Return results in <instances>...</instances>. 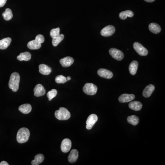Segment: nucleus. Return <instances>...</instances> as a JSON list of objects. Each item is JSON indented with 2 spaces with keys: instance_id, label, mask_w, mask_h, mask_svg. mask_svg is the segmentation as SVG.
<instances>
[{
  "instance_id": "nucleus-1",
  "label": "nucleus",
  "mask_w": 165,
  "mask_h": 165,
  "mask_svg": "<svg viewBox=\"0 0 165 165\" xmlns=\"http://www.w3.org/2000/svg\"><path fill=\"white\" fill-rule=\"evenodd\" d=\"M20 80V75L18 73H13L10 76L8 86L13 92H17L18 90Z\"/></svg>"
},
{
  "instance_id": "nucleus-2",
  "label": "nucleus",
  "mask_w": 165,
  "mask_h": 165,
  "mask_svg": "<svg viewBox=\"0 0 165 165\" xmlns=\"http://www.w3.org/2000/svg\"><path fill=\"white\" fill-rule=\"evenodd\" d=\"M30 136V132L27 128L22 127L18 131L17 135V140L20 144L27 142Z\"/></svg>"
},
{
  "instance_id": "nucleus-3",
  "label": "nucleus",
  "mask_w": 165,
  "mask_h": 165,
  "mask_svg": "<svg viewBox=\"0 0 165 165\" xmlns=\"http://www.w3.org/2000/svg\"><path fill=\"white\" fill-rule=\"evenodd\" d=\"M55 118L59 120H66L71 117L70 112L64 107H60L59 110L55 111Z\"/></svg>"
},
{
  "instance_id": "nucleus-4",
  "label": "nucleus",
  "mask_w": 165,
  "mask_h": 165,
  "mask_svg": "<svg viewBox=\"0 0 165 165\" xmlns=\"http://www.w3.org/2000/svg\"><path fill=\"white\" fill-rule=\"evenodd\" d=\"M97 87L92 83H86L84 86V92L88 95H93L97 91Z\"/></svg>"
},
{
  "instance_id": "nucleus-5",
  "label": "nucleus",
  "mask_w": 165,
  "mask_h": 165,
  "mask_svg": "<svg viewBox=\"0 0 165 165\" xmlns=\"http://www.w3.org/2000/svg\"><path fill=\"white\" fill-rule=\"evenodd\" d=\"M109 54L110 55L116 60L121 61L124 58L123 52L118 49L116 48H111L109 50Z\"/></svg>"
},
{
  "instance_id": "nucleus-6",
  "label": "nucleus",
  "mask_w": 165,
  "mask_h": 165,
  "mask_svg": "<svg viewBox=\"0 0 165 165\" xmlns=\"http://www.w3.org/2000/svg\"><path fill=\"white\" fill-rule=\"evenodd\" d=\"M133 47L138 54L141 56H145L148 53V50L139 42H135L133 45Z\"/></svg>"
},
{
  "instance_id": "nucleus-7",
  "label": "nucleus",
  "mask_w": 165,
  "mask_h": 165,
  "mask_svg": "<svg viewBox=\"0 0 165 165\" xmlns=\"http://www.w3.org/2000/svg\"><path fill=\"white\" fill-rule=\"evenodd\" d=\"M115 32V27L112 25H108L105 27L101 30V34L103 36L109 37L113 35Z\"/></svg>"
},
{
  "instance_id": "nucleus-8",
  "label": "nucleus",
  "mask_w": 165,
  "mask_h": 165,
  "mask_svg": "<svg viewBox=\"0 0 165 165\" xmlns=\"http://www.w3.org/2000/svg\"><path fill=\"white\" fill-rule=\"evenodd\" d=\"M98 121V116L97 115L92 114L89 116L86 122V129L88 130L91 129L95 123Z\"/></svg>"
},
{
  "instance_id": "nucleus-9",
  "label": "nucleus",
  "mask_w": 165,
  "mask_h": 165,
  "mask_svg": "<svg viewBox=\"0 0 165 165\" xmlns=\"http://www.w3.org/2000/svg\"><path fill=\"white\" fill-rule=\"evenodd\" d=\"M72 147V142L69 139H65L61 144V148L62 152L67 153L70 151Z\"/></svg>"
},
{
  "instance_id": "nucleus-10",
  "label": "nucleus",
  "mask_w": 165,
  "mask_h": 165,
  "mask_svg": "<svg viewBox=\"0 0 165 165\" xmlns=\"http://www.w3.org/2000/svg\"><path fill=\"white\" fill-rule=\"evenodd\" d=\"M97 73L100 77L106 79L112 78L113 74L111 71L104 68H101L98 70Z\"/></svg>"
},
{
  "instance_id": "nucleus-11",
  "label": "nucleus",
  "mask_w": 165,
  "mask_h": 165,
  "mask_svg": "<svg viewBox=\"0 0 165 165\" xmlns=\"http://www.w3.org/2000/svg\"><path fill=\"white\" fill-rule=\"evenodd\" d=\"M34 95L36 97H42L46 94V90L41 84H37L34 89Z\"/></svg>"
},
{
  "instance_id": "nucleus-12",
  "label": "nucleus",
  "mask_w": 165,
  "mask_h": 165,
  "mask_svg": "<svg viewBox=\"0 0 165 165\" xmlns=\"http://www.w3.org/2000/svg\"><path fill=\"white\" fill-rule=\"evenodd\" d=\"M135 99V95L133 94H124L120 96L118 98L119 102L121 103L130 102Z\"/></svg>"
},
{
  "instance_id": "nucleus-13",
  "label": "nucleus",
  "mask_w": 165,
  "mask_h": 165,
  "mask_svg": "<svg viewBox=\"0 0 165 165\" xmlns=\"http://www.w3.org/2000/svg\"><path fill=\"white\" fill-rule=\"evenodd\" d=\"M74 59L73 58L70 57H66L60 60V63L63 67L67 68L73 64Z\"/></svg>"
},
{
  "instance_id": "nucleus-14",
  "label": "nucleus",
  "mask_w": 165,
  "mask_h": 165,
  "mask_svg": "<svg viewBox=\"0 0 165 165\" xmlns=\"http://www.w3.org/2000/svg\"><path fill=\"white\" fill-rule=\"evenodd\" d=\"M39 72L41 74L48 75L51 73L52 69L50 66L46 64H42L39 65Z\"/></svg>"
},
{
  "instance_id": "nucleus-15",
  "label": "nucleus",
  "mask_w": 165,
  "mask_h": 165,
  "mask_svg": "<svg viewBox=\"0 0 165 165\" xmlns=\"http://www.w3.org/2000/svg\"><path fill=\"white\" fill-rule=\"evenodd\" d=\"M155 88L152 84H150L147 86L143 90V95L144 97L148 98L151 97Z\"/></svg>"
},
{
  "instance_id": "nucleus-16",
  "label": "nucleus",
  "mask_w": 165,
  "mask_h": 165,
  "mask_svg": "<svg viewBox=\"0 0 165 165\" xmlns=\"http://www.w3.org/2000/svg\"><path fill=\"white\" fill-rule=\"evenodd\" d=\"M78 157H79L78 151L76 149H73L71 151L68 157V160L70 163H74L76 162L78 159Z\"/></svg>"
},
{
  "instance_id": "nucleus-17",
  "label": "nucleus",
  "mask_w": 165,
  "mask_h": 165,
  "mask_svg": "<svg viewBox=\"0 0 165 165\" xmlns=\"http://www.w3.org/2000/svg\"><path fill=\"white\" fill-rule=\"evenodd\" d=\"M11 42L12 39L10 37H8L0 40V49L5 50L7 49V48L10 46Z\"/></svg>"
},
{
  "instance_id": "nucleus-18",
  "label": "nucleus",
  "mask_w": 165,
  "mask_h": 165,
  "mask_svg": "<svg viewBox=\"0 0 165 165\" xmlns=\"http://www.w3.org/2000/svg\"><path fill=\"white\" fill-rule=\"evenodd\" d=\"M129 107L134 111H140L142 107V103L138 101H133L129 104Z\"/></svg>"
},
{
  "instance_id": "nucleus-19",
  "label": "nucleus",
  "mask_w": 165,
  "mask_h": 165,
  "mask_svg": "<svg viewBox=\"0 0 165 165\" xmlns=\"http://www.w3.org/2000/svg\"><path fill=\"white\" fill-rule=\"evenodd\" d=\"M149 29L151 32L155 34L159 33L161 31V27L159 25L155 23H150L149 25Z\"/></svg>"
},
{
  "instance_id": "nucleus-20",
  "label": "nucleus",
  "mask_w": 165,
  "mask_h": 165,
  "mask_svg": "<svg viewBox=\"0 0 165 165\" xmlns=\"http://www.w3.org/2000/svg\"><path fill=\"white\" fill-rule=\"evenodd\" d=\"M139 64L137 61H134L130 64L129 66V73L131 75H134L136 73L137 71L138 68Z\"/></svg>"
},
{
  "instance_id": "nucleus-21",
  "label": "nucleus",
  "mask_w": 165,
  "mask_h": 165,
  "mask_svg": "<svg viewBox=\"0 0 165 165\" xmlns=\"http://www.w3.org/2000/svg\"><path fill=\"white\" fill-rule=\"evenodd\" d=\"M27 47L30 50H38L41 47V44L39 43L36 40H33L28 43Z\"/></svg>"
},
{
  "instance_id": "nucleus-22",
  "label": "nucleus",
  "mask_w": 165,
  "mask_h": 165,
  "mask_svg": "<svg viewBox=\"0 0 165 165\" xmlns=\"http://www.w3.org/2000/svg\"><path fill=\"white\" fill-rule=\"evenodd\" d=\"M18 110L23 114H28L32 110V106L29 104H25L20 105L18 108Z\"/></svg>"
},
{
  "instance_id": "nucleus-23",
  "label": "nucleus",
  "mask_w": 165,
  "mask_h": 165,
  "mask_svg": "<svg viewBox=\"0 0 165 165\" xmlns=\"http://www.w3.org/2000/svg\"><path fill=\"white\" fill-rule=\"evenodd\" d=\"M31 54L29 52H25L21 53L17 57L18 60L20 61H29L31 59Z\"/></svg>"
},
{
  "instance_id": "nucleus-24",
  "label": "nucleus",
  "mask_w": 165,
  "mask_h": 165,
  "mask_svg": "<svg viewBox=\"0 0 165 165\" xmlns=\"http://www.w3.org/2000/svg\"><path fill=\"white\" fill-rule=\"evenodd\" d=\"M45 157L43 154H39L34 157V159L31 162L32 165H39L42 163L44 160Z\"/></svg>"
},
{
  "instance_id": "nucleus-25",
  "label": "nucleus",
  "mask_w": 165,
  "mask_h": 165,
  "mask_svg": "<svg viewBox=\"0 0 165 165\" xmlns=\"http://www.w3.org/2000/svg\"><path fill=\"white\" fill-rule=\"evenodd\" d=\"M134 14L133 13V12L130 10H127L125 11L122 12L120 13L119 15V17L120 18H121L122 20H125L126 19L127 17L129 18H132L133 17Z\"/></svg>"
},
{
  "instance_id": "nucleus-26",
  "label": "nucleus",
  "mask_w": 165,
  "mask_h": 165,
  "mask_svg": "<svg viewBox=\"0 0 165 165\" xmlns=\"http://www.w3.org/2000/svg\"><path fill=\"white\" fill-rule=\"evenodd\" d=\"M2 16L4 19L6 21H9L13 18V14L12 11L10 8H7L5 11L2 13Z\"/></svg>"
},
{
  "instance_id": "nucleus-27",
  "label": "nucleus",
  "mask_w": 165,
  "mask_h": 165,
  "mask_svg": "<svg viewBox=\"0 0 165 165\" xmlns=\"http://www.w3.org/2000/svg\"><path fill=\"white\" fill-rule=\"evenodd\" d=\"M127 121L133 125L136 126L139 123V118L135 115L130 116L127 118Z\"/></svg>"
},
{
  "instance_id": "nucleus-28",
  "label": "nucleus",
  "mask_w": 165,
  "mask_h": 165,
  "mask_svg": "<svg viewBox=\"0 0 165 165\" xmlns=\"http://www.w3.org/2000/svg\"><path fill=\"white\" fill-rule=\"evenodd\" d=\"M64 38V36L63 34H60L58 36L52 38V43L54 47H57L58 45Z\"/></svg>"
},
{
  "instance_id": "nucleus-29",
  "label": "nucleus",
  "mask_w": 165,
  "mask_h": 165,
  "mask_svg": "<svg viewBox=\"0 0 165 165\" xmlns=\"http://www.w3.org/2000/svg\"><path fill=\"white\" fill-rule=\"evenodd\" d=\"M57 94H58V91L55 89H52L48 92L47 94V97L48 98L49 101H51L57 95Z\"/></svg>"
},
{
  "instance_id": "nucleus-30",
  "label": "nucleus",
  "mask_w": 165,
  "mask_h": 165,
  "mask_svg": "<svg viewBox=\"0 0 165 165\" xmlns=\"http://www.w3.org/2000/svg\"><path fill=\"white\" fill-rule=\"evenodd\" d=\"M55 81L58 84H64L67 81L66 78L64 76L60 75L55 77Z\"/></svg>"
},
{
  "instance_id": "nucleus-31",
  "label": "nucleus",
  "mask_w": 165,
  "mask_h": 165,
  "mask_svg": "<svg viewBox=\"0 0 165 165\" xmlns=\"http://www.w3.org/2000/svg\"><path fill=\"white\" fill-rule=\"evenodd\" d=\"M60 29L59 28H57L56 29H51L50 32V36L52 38L58 36L60 34Z\"/></svg>"
},
{
  "instance_id": "nucleus-32",
  "label": "nucleus",
  "mask_w": 165,
  "mask_h": 165,
  "mask_svg": "<svg viewBox=\"0 0 165 165\" xmlns=\"http://www.w3.org/2000/svg\"><path fill=\"white\" fill-rule=\"evenodd\" d=\"M35 40L37 42H39V43L42 44L44 42L45 38L44 36L42 35V34H38L36 37Z\"/></svg>"
},
{
  "instance_id": "nucleus-33",
  "label": "nucleus",
  "mask_w": 165,
  "mask_h": 165,
  "mask_svg": "<svg viewBox=\"0 0 165 165\" xmlns=\"http://www.w3.org/2000/svg\"><path fill=\"white\" fill-rule=\"evenodd\" d=\"M7 0H0V8H2L4 6L7 2Z\"/></svg>"
},
{
  "instance_id": "nucleus-34",
  "label": "nucleus",
  "mask_w": 165,
  "mask_h": 165,
  "mask_svg": "<svg viewBox=\"0 0 165 165\" xmlns=\"http://www.w3.org/2000/svg\"><path fill=\"white\" fill-rule=\"evenodd\" d=\"M0 165H9V164L6 161H2L0 163Z\"/></svg>"
},
{
  "instance_id": "nucleus-35",
  "label": "nucleus",
  "mask_w": 165,
  "mask_h": 165,
  "mask_svg": "<svg viewBox=\"0 0 165 165\" xmlns=\"http://www.w3.org/2000/svg\"><path fill=\"white\" fill-rule=\"evenodd\" d=\"M144 1L147 2H152L155 1V0H144Z\"/></svg>"
},
{
  "instance_id": "nucleus-36",
  "label": "nucleus",
  "mask_w": 165,
  "mask_h": 165,
  "mask_svg": "<svg viewBox=\"0 0 165 165\" xmlns=\"http://www.w3.org/2000/svg\"><path fill=\"white\" fill-rule=\"evenodd\" d=\"M66 78V80H67V81H69V80H70L71 79V77H70V76H68V77Z\"/></svg>"
}]
</instances>
